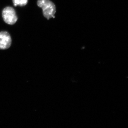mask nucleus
<instances>
[{"mask_svg": "<svg viewBox=\"0 0 128 128\" xmlns=\"http://www.w3.org/2000/svg\"><path fill=\"white\" fill-rule=\"evenodd\" d=\"M12 38L9 33L2 31L0 32V49H7L12 44Z\"/></svg>", "mask_w": 128, "mask_h": 128, "instance_id": "nucleus-3", "label": "nucleus"}, {"mask_svg": "<svg viewBox=\"0 0 128 128\" xmlns=\"http://www.w3.org/2000/svg\"><path fill=\"white\" fill-rule=\"evenodd\" d=\"M2 17L5 22L9 25H14L18 20L16 12L13 8L7 6L3 9Z\"/></svg>", "mask_w": 128, "mask_h": 128, "instance_id": "nucleus-2", "label": "nucleus"}, {"mask_svg": "<svg viewBox=\"0 0 128 128\" xmlns=\"http://www.w3.org/2000/svg\"><path fill=\"white\" fill-rule=\"evenodd\" d=\"M12 2L15 6H24L27 4L28 0H12Z\"/></svg>", "mask_w": 128, "mask_h": 128, "instance_id": "nucleus-4", "label": "nucleus"}, {"mask_svg": "<svg viewBox=\"0 0 128 128\" xmlns=\"http://www.w3.org/2000/svg\"><path fill=\"white\" fill-rule=\"evenodd\" d=\"M37 4L42 8L43 14L48 20L53 18L56 12L55 5L50 0H38Z\"/></svg>", "mask_w": 128, "mask_h": 128, "instance_id": "nucleus-1", "label": "nucleus"}]
</instances>
